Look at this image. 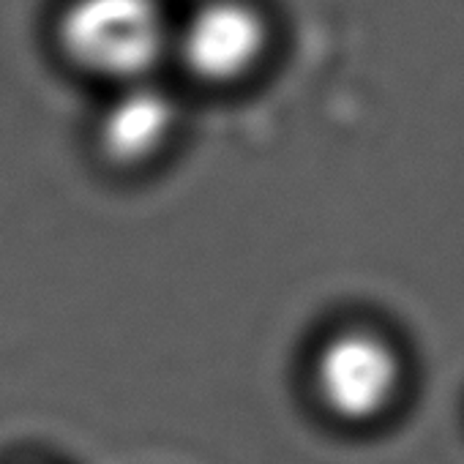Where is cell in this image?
I'll use <instances>...</instances> for the list:
<instances>
[{"mask_svg": "<svg viewBox=\"0 0 464 464\" xmlns=\"http://www.w3.org/2000/svg\"><path fill=\"white\" fill-rule=\"evenodd\" d=\"M58 36L72 61L123 85L145 80L169 39L156 0H72Z\"/></svg>", "mask_w": 464, "mask_h": 464, "instance_id": "1", "label": "cell"}, {"mask_svg": "<svg viewBox=\"0 0 464 464\" xmlns=\"http://www.w3.org/2000/svg\"><path fill=\"white\" fill-rule=\"evenodd\" d=\"M266 23L244 0H213L186 23L178 47L191 74L205 82H232L244 77L263 55Z\"/></svg>", "mask_w": 464, "mask_h": 464, "instance_id": "3", "label": "cell"}, {"mask_svg": "<svg viewBox=\"0 0 464 464\" xmlns=\"http://www.w3.org/2000/svg\"><path fill=\"white\" fill-rule=\"evenodd\" d=\"M175 102L148 80L126 82L99 121V145L115 164L131 167L153 159L175 129Z\"/></svg>", "mask_w": 464, "mask_h": 464, "instance_id": "4", "label": "cell"}, {"mask_svg": "<svg viewBox=\"0 0 464 464\" xmlns=\"http://www.w3.org/2000/svg\"><path fill=\"white\" fill-rule=\"evenodd\" d=\"M401 380L399 350L366 328L334 334L312 363V385L320 404L344 423H369L388 412L401 391Z\"/></svg>", "mask_w": 464, "mask_h": 464, "instance_id": "2", "label": "cell"}]
</instances>
